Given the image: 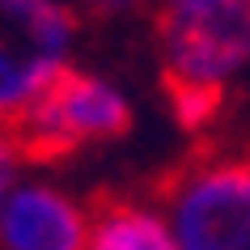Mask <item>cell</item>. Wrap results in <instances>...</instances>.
Wrapping results in <instances>:
<instances>
[{"mask_svg": "<svg viewBox=\"0 0 250 250\" xmlns=\"http://www.w3.org/2000/svg\"><path fill=\"white\" fill-rule=\"evenodd\" d=\"M17 166H21V153H17L13 136L0 127V212H4V199L13 195V187H17Z\"/></svg>", "mask_w": 250, "mask_h": 250, "instance_id": "ba28073f", "label": "cell"}, {"mask_svg": "<svg viewBox=\"0 0 250 250\" xmlns=\"http://www.w3.org/2000/svg\"><path fill=\"white\" fill-rule=\"evenodd\" d=\"M161 89L170 98L174 119L183 123L187 132L208 127L212 119L221 115V106H225V85L221 81H187V77H166V72H161Z\"/></svg>", "mask_w": 250, "mask_h": 250, "instance_id": "52a82bcc", "label": "cell"}, {"mask_svg": "<svg viewBox=\"0 0 250 250\" xmlns=\"http://www.w3.org/2000/svg\"><path fill=\"white\" fill-rule=\"evenodd\" d=\"M77 17L55 0H0V127L9 132L68 68Z\"/></svg>", "mask_w": 250, "mask_h": 250, "instance_id": "3957f363", "label": "cell"}, {"mask_svg": "<svg viewBox=\"0 0 250 250\" xmlns=\"http://www.w3.org/2000/svg\"><path fill=\"white\" fill-rule=\"evenodd\" d=\"M89 250H174L166 216L132 199L98 195L89 212Z\"/></svg>", "mask_w": 250, "mask_h": 250, "instance_id": "8992f818", "label": "cell"}, {"mask_svg": "<svg viewBox=\"0 0 250 250\" xmlns=\"http://www.w3.org/2000/svg\"><path fill=\"white\" fill-rule=\"evenodd\" d=\"M174 250H250V153L195 157L153 187Z\"/></svg>", "mask_w": 250, "mask_h": 250, "instance_id": "6da1fadb", "label": "cell"}, {"mask_svg": "<svg viewBox=\"0 0 250 250\" xmlns=\"http://www.w3.org/2000/svg\"><path fill=\"white\" fill-rule=\"evenodd\" d=\"M136 4H145V0H81V9L89 17H119L127 9H136Z\"/></svg>", "mask_w": 250, "mask_h": 250, "instance_id": "30bf717a", "label": "cell"}, {"mask_svg": "<svg viewBox=\"0 0 250 250\" xmlns=\"http://www.w3.org/2000/svg\"><path fill=\"white\" fill-rule=\"evenodd\" d=\"M127 127H132V106L123 102V93L68 64L9 127V136L21 161H60L81 153L85 145L115 140Z\"/></svg>", "mask_w": 250, "mask_h": 250, "instance_id": "7a4b0ae2", "label": "cell"}, {"mask_svg": "<svg viewBox=\"0 0 250 250\" xmlns=\"http://www.w3.org/2000/svg\"><path fill=\"white\" fill-rule=\"evenodd\" d=\"M233 0H157L153 13H170V17H199V13H212V9H225Z\"/></svg>", "mask_w": 250, "mask_h": 250, "instance_id": "9c48e42d", "label": "cell"}, {"mask_svg": "<svg viewBox=\"0 0 250 250\" xmlns=\"http://www.w3.org/2000/svg\"><path fill=\"white\" fill-rule=\"evenodd\" d=\"M0 250H89V212L55 187L17 183L0 212Z\"/></svg>", "mask_w": 250, "mask_h": 250, "instance_id": "5b68a950", "label": "cell"}, {"mask_svg": "<svg viewBox=\"0 0 250 250\" xmlns=\"http://www.w3.org/2000/svg\"><path fill=\"white\" fill-rule=\"evenodd\" d=\"M153 30H157L166 77L225 85V77L242 60H250V0H233L199 17L153 13Z\"/></svg>", "mask_w": 250, "mask_h": 250, "instance_id": "277c9868", "label": "cell"}]
</instances>
